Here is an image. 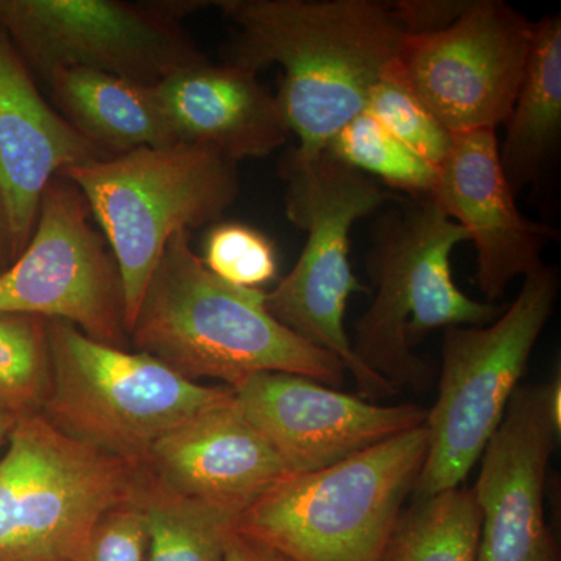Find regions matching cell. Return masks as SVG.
Listing matches in <instances>:
<instances>
[{
	"label": "cell",
	"mask_w": 561,
	"mask_h": 561,
	"mask_svg": "<svg viewBox=\"0 0 561 561\" xmlns=\"http://www.w3.org/2000/svg\"><path fill=\"white\" fill-rule=\"evenodd\" d=\"M232 24L224 62L257 73L283 69L276 94L295 153H323L364 113L373 88L397 65L405 35L382 0H214Z\"/></svg>",
	"instance_id": "6da1fadb"
},
{
	"label": "cell",
	"mask_w": 561,
	"mask_h": 561,
	"mask_svg": "<svg viewBox=\"0 0 561 561\" xmlns=\"http://www.w3.org/2000/svg\"><path fill=\"white\" fill-rule=\"evenodd\" d=\"M130 346L183 378L236 389L261 373H290L337 389L345 367L279 323L265 291L214 275L191 249V232L173 234L144 291Z\"/></svg>",
	"instance_id": "7a4b0ae2"
},
{
	"label": "cell",
	"mask_w": 561,
	"mask_h": 561,
	"mask_svg": "<svg viewBox=\"0 0 561 561\" xmlns=\"http://www.w3.org/2000/svg\"><path fill=\"white\" fill-rule=\"evenodd\" d=\"M468 236L431 195L398 198L373 227L365 256L375 297L354 324V356L398 390L426 391L432 368L413 346L438 328L485 327L504 308L457 287L451 253Z\"/></svg>",
	"instance_id": "3957f363"
},
{
	"label": "cell",
	"mask_w": 561,
	"mask_h": 561,
	"mask_svg": "<svg viewBox=\"0 0 561 561\" xmlns=\"http://www.w3.org/2000/svg\"><path fill=\"white\" fill-rule=\"evenodd\" d=\"M426 454L423 424L324 470L291 474L232 530L294 561H378Z\"/></svg>",
	"instance_id": "277c9868"
},
{
	"label": "cell",
	"mask_w": 561,
	"mask_h": 561,
	"mask_svg": "<svg viewBox=\"0 0 561 561\" xmlns=\"http://www.w3.org/2000/svg\"><path fill=\"white\" fill-rule=\"evenodd\" d=\"M280 176L286 181L287 217L308 238L289 275L265 291L268 312L305 341L334 354L356 379L362 397H394L400 390L354 356L345 313L351 295L365 290L351 271V228L400 195L328 151L305 158L290 150L280 162Z\"/></svg>",
	"instance_id": "5b68a950"
},
{
	"label": "cell",
	"mask_w": 561,
	"mask_h": 561,
	"mask_svg": "<svg viewBox=\"0 0 561 561\" xmlns=\"http://www.w3.org/2000/svg\"><path fill=\"white\" fill-rule=\"evenodd\" d=\"M60 175L84 195L119 264L128 331L169 239L221 219L241 192L238 162L187 142L88 161Z\"/></svg>",
	"instance_id": "8992f818"
},
{
	"label": "cell",
	"mask_w": 561,
	"mask_h": 561,
	"mask_svg": "<svg viewBox=\"0 0 561 561\" xmlns=\"http://www.w3.org/2000/svg\"><path fill=\"white\" fill-rule=\"evenodd\" d=\"M49 342L50 391L41 413L73 440L136 467L168 432L234 393L190 381L142 351L92 341L69 321L49 320Z\"/></svg>",
	"instance_id": "52a82bcc"
},
{
	"label": "cell",
	"mask_w": 561,
	"mask_h": 561,
	"mask_svg": "<svg viewBox=\"0 0 561 561\" xmlns=\"http://www.w3.org/2000/svg\"><path fill=\"white\" fill-rule=\"evenodd\" d=\"M523 279L518 297L490 324L445 330L437 400L424 421L427 454L413 489L416 497L460 486L504 419L560 290L553 267L542 265Z\"/></svg>",
	"instance_id": "ba28073f"
},
{
	"label": "cell",
	"mask_w": 561,
	"mask_h": 561,
	"mask_svg": "<svg viewBox=\"0 0 561 561\" xmlns=\"http://www.w3.org/2000/svg\"><path fill=\"white\" fill-rule=\"evenodd\" d=\"M140 467L73 440L43 413L21 416L0 457V561H80Z\"/></svg>",
	"instance_id": "9c48e42d"
},
{
	"label": "cell",
	"mask_w": 561,
	"mask_h": 561,
	"mask_svg": "<svg viewBox=\"0 0 561 561\" xmlns=\"http://www.w3.org/2000/svg\"><path fill=\"white\" fill-rule=\"evenodd\" d=\"M210 3L0 0V28L44 80L90 69L154 87L209 60L180 21Z\"/></svg>",
	"instance_id": "30bf717a"
},
{
	"label": "cell",
	"mask_w": 561,
	"mask_h": 561,
	"mask_svg": "<svg viewBox=\"0 0 561 561\" xmlns=\"http://www.w3.org/2000/svg\"><path fill=\"white\" fill-rule=\"evenodd\" d=\"M79 187L58 175L41 197L31 241L0 273V312L69 321L103 345L128 350L121 268Z\"/></svg>",
	"instance_id": "8fae6325"
},
{
	"label": "cell",
	"mask_w": 561,
	"mask_h": 561,
	"mask_svg": "<svg viewBox=\"0 0 561 561\" xmlns=\"http://www.w3.org/2000/svg\"><path fill=\"white\" fill-rule=\"evenodd\" d=\"M534 22L501 0H472L445 31L408 36L400 70L451 135L496 130L511 114Z\"/></svg>",
	"instance_id": "7c38bea8"
},
{
	"label": "cell",
	"mask_w": 561,
	"mask_h": 561,
	"mask_svg": "<svg viewBox=\"0 0 561 561\" xmlns=\"http://www.w3.org/2000/svg\"><path fill=\"white\" fill-rule=\"evenodd\" d=\"M560 371L513 393L472 486L481 511L478 561H560L546 524L545 486L561 430Z\"/></svg>",
	"instance_id": "4fadbf2b"
},
{
	"label": "cell",
	"mask_w": 561,
	"mask_h": 561,
	"mask_svg": "<svg viewBox=\"0 0 561 561\" xmlns=\"http://www.w3.org/2000/svg\"><path fill=\"white\" fill-rule=\"evenodd\" d=\"M234 402L291 474L324 470L354 454L423 426L412 402L373 404L290 373H261L232 389Z\"/></svg>",
	"instance_id": "5bb4252c"
},
{
	"label": "cell",
	"mask_w": 561,
	"mask_h": 561,
	"mask_svg": "<svg viewBox=\"0 0 561 561\" xmlns=\"http://www.w3.org/2000/svg\"><path fill=\"white\" fill-rule=\"evenodd\" d=\"M431 197L467 232L478 254L474 280L486 302L500 301L516 278L542 267L557 231L523 216L502 172L496 131L454 135Z\"/></svg>",
	"instance_id": "9a60e30c"
},
{
	"label": "cell",
	"mask_w": 561,
	"mask_h": 561,
	"mask_svg": "<svg viewBox=\"0 0 561 561\" xmlns=\"http://www.w3.org/2000/svg\"><path fill=\"white\" fill-rule=\"evenodd\" d=\"M183 496L238 518L291 472L230 400L213 405L151 446L142 465Z\"/></svg>",
	"instance_id": "2e32d148"
},
{
	"label": "cell",
	"mask_w": 561,
	"mask_h": 561,
	"mask_svg": "<svg viewBox=\"0 0 561 561\" xmlns=\"http://www.w3.org/2000/svg\"><path fill=\"white\" fill-rule=\"evenodd\" d=\"M103 158L108 157L41 95L28 66L0 28V202L14 260L31 241L50 181L66 169Z\"/></svg>",
	"instance_id": "e0dca14e"
},
{
	"label": "cell",
	"mask_w": 561,
	"mask_h": 561,
	"mask_svg": "<svg viewBox=\"0 0 561 561\" xmlns=\"http://www.w3.org/2000/svg\"><path fill=\"white\" fill-rule=\"evenodd\" d=\"M158 105L180 142L206 147L228 160L275 153L290 130L276 94L257 73L205 61L153 87Z\"/></svg>",
	"instance_id": "ac0fdd59"
},
{
	"label": "cell",
	"mask_w": 561,
	"mask_h": 561,
	"mask_svg": "<svg viewBox=\"0 0 561 561\" xmlns=\"http://www.w3.org/2000/svg\"><path fill=\"white\" fill-rule=\"evenodd\" d=\"M57 111L105 157L180 142L153 87L90 69H62L46 79Z\"/></svg>",
	"instance_id": "d6986e66"
},
{
	"label": "cell",
	"mask_w": 561,
	"mask_h": 561,
	"mask_svg": "<svg viewBox=\"0 0 561 561\" xmlns=\"http://www.w3.org/2000/svg\"><path fill=\"white\" fill-rule=\"evenodd\" d=\"M504 125L507 136L500 146L501 168L508 186L518 194L540 179L560 146V14L534 22L522 87Z\"/></svg>",
	"instance_id": "ffe728a7"
},
{
	"label": "cell",
	"mask_w": 561,
	"mask_h": 561,
	"mask_svg": "<svg viewBox=\"0 0 561 561\" xmlns=\"http://www.w3.org/2000/svg\"><path fill=\"white\" fill-rule=\"evenodd\" d=\"M133 504L147 529V561H225L234 518L183 496L140 467Z\"/></svg>",
	"instance_id": "44dd1931"
},
{
	"label": "cell",
	"mask_w": 561,
	"mask_h": 561,
	"mask_svg": "<svg viewBox=\"0 0 561 561\" xmlns=\"http://www.w3.org/2000/svg\"><path fill=\"white\" fill-rule=\"evenodd\" d=\"M481 511L467 486L402 508L378 561H478Z\"/></svg>",
	"instance_id": "7402d4cb"
},
{
	"label": "cell",
	"mask_w": 561,
	"mask_h": 561,
	"mask_svg": "<svg viewBox=\"0 0 561 561\" xmlns=\"http://www.w3.org/2000/svg\"><path fill=\"white\" fill-rule=\"evenodd\" d=\"M50 381L49 320L0 312V409L18 419L43 412Z\"/></svg>",
	"instance_id": "603a6c76"
},
{
	"label": "cell",
	"mask_w": 561,
	"mask_h": 561,
	"mask_svg": "<svg viewBox=\"0 0 561 561\" xmlns=\"http://www.w3.org/2000/svg\"><path fill=\"white\" fill-rule=\"evenodd\" d=\"M324 151L411 197L431 195L437 179L435 165L394 138L365 111L343 125Z\"/></svg>",
	"instance_id": "cb8c5ba5"
},
{
	"label": "cell",
	"mask_w": 561,
	"mask_h": 561,
	"mask_svg": "<svg viewBox=\"0 0 561 561\" xmlns=\"http://www.w3.org/2000/svg\"><path fill=\"white\" fill-rule=\"evenodd\" d=\"M365 113L435 168L451 149L454 135L409 87L398 62L373 88Z\"/></svg>",
	"instance_id": "d4e9b609"
},
{
	"label": "cell",
	"mask_w": 561,
	"mask_h": 561,
	"mask_svg": "<svg viewBox=\"0 0 561 561\" xmlns=\"http://www.w3.org/2000/svg\"><path fill=\"white\" fill-rule=\"evenodd\" d=\"M202 261L220 279L249 289H260L278 273L273 243L262 232L242 224L210 228Z\"/></svg>",
	"instance_id": "484cf974"
},
{
	"label": "cell",
	"mask_w": 561,
	"mask_h": 561,
	"mask_svg": "<svg viewBox=\"0 0 561 561\" xmlns=\"http://www.w3.org/2000/svg\"><path fill=\"white\" fill-rule=\"evenodd\" d=\"M147 529L133 501L111 508L88 538L80 561H146Z\"/></svg>",
	"instance_id": "4316f807"
},
{
	"label": "cell",
	"mask_w": 561,
	"mask_h": 561,
	"mask_svg": "<svg viewBox=\"0 0 561 561\" xmlns=\"http://www.w3.org/2000/svg\"><path fill=\"white\" fill-rule=\"evenodd\" d=\"M472 0H400L391 2L394 18L408 36L445 31L470 9Z\"/></svg>",
	"instance_id": "83f0119b"
},
{
	"label": "cell",
	"mask_w": 561,
	"mask_h": 561,
	"mask_svg": "<svg viewBox=\"0 0 561 561\" xmlns=\"http://www.w3.org/2000/svg\"><path fill=\"white\" fill-rule=\"evenodd\" d=\"M225 561H294L275 549L250 540L231 529L225 546Z\"/></svg>",
	"instance_id": "f1b7e54d"
},
{
	"label": "cell",
	"mask_w": 561,
	"mask_h": 561,
	"mask_svg": "<svg viewBox=\"0 0 561 561\" xmlns=\"http://www.w3.org/2000/svg\"><path fill=\"white\" fill-rule=\"evenodd\" d=\"M13 261V242H11L9 220H7L5 209L0 202V273L7 271Z\"/></svg>",
	"instance_id": "f546056e"
},
{
	"label": "cell",
	"mask_w": 561,
	"mask_h": 561,
	"mask_svg": "<svg viewBox=\"0 0 561 561\" xmlns=\"http://www.w3.org/2000/svg\"><path fill=\"white\" fill-rule=\"evenodd\" d=\"M18 416L13 413L2 411L0 409V457L5 453L7 445H9L11 432L18 423Z\"/></svg>",
	"instance_id": "4dcf8cb0"
}]
</instances>
